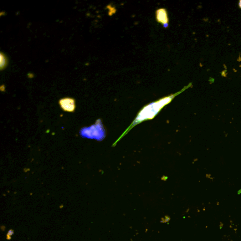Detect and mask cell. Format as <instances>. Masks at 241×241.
I'll return each mask as SVG.
<instances>
[{
	"instance_id": "1",
	"label": "cell",
	"mask_w": 241,
	"mask_h": 241,
	"mask_svg": "<svg viewBox=\"0 0 241 241\" xmlns=\"http://www.w3.org/2000/svg\"><path fill=\"white\" fill-rule=\"evenodd\" d=\"M185 90L184 89L179 92H177L175 94H172L167 97L162 98L156 101L153 102L147 105H145L143 108L141 109V111L139 112L137 116L135 118V120H133L131 125L129 126V127L126 130V131L122 134V135L118 138L114 144H116L117 142L119 141L122 139L126 134H127L128 132L131 130V129L139 125L140 123L145 121V120H149L153 119L161 110L164 106L170 103L173 99L178 95V94L182 93V91Z\"/></svg>"
},
{
	"instance_id": "2",
	"label": "cell",
	"mask_w": 241,
	"mask_h": 241,
	"mask_svg": "<svg viewBox=\"0 0 241 241\" xmlns=\"http://www.w3.org/2000/svg\"><path fill=\"white\" fill-rule=\"evenodd\" d=\"M81 136L89 139L101 141L105 137V131L100 120H98L96 124L88 128H84L80 131Z\"/></svg>"
},
{
	"instance_id": "3",
	"label": "cell",
	"mask_w": 241,
	"mask_h": 241,
	"mask_svg": "<svg viewBox=\"0 0 241 241\" xmlns=\"http://www.w3.org/2000/svg\"><path fill=\"white\" fill-rule=\"evenodd\" d=\"M156 16L157 22L162 24L164 28H168L169 20L166 9L164 8L158 9L156 12Z\"/></svg>"
},
{
	"instance_id": "4",
	"label": "cell",
	"mask_w": 241,
	"mask_h": 241,
	"mask_svg": "<svg viewBox=\"0 0 241 241\" xmlns=\"http://www.w3.org/2000/svg\"><path fill=\"white\" fill-rule=\"evenodd\" d=\"M59 103L62 109L66 112H73L75 110V100L73 99L64 98L60 100Z\"/></svg>"
},
{
	"instance_id": "5",
	"label": "cell",
	"mask_w": 241,
	"mask_h": 241,
	"mask_svg": "<svg viewBox=\"0 0 241 241\" xmlns=\"http://www.w3.org/2000/svg\"><path fill=\"white\" fill-rule=\"evenodd\" d=\"M0 58H1V61H0V64H1V69L3 70L7 66V58L5 57L4 54H3L2 52L1 53L0 55Z\"/></svg>"
},
{
	"instance_id": "6",
	"label": "cell",
	"mask_w": 241,
	"mask_h": 241,
	"mask_svg": "<svg viewBox=\"0 0 241 241\" xmlns=\"http://www.w3.org/2000/svg\"></svg>"
}]
</instances>
